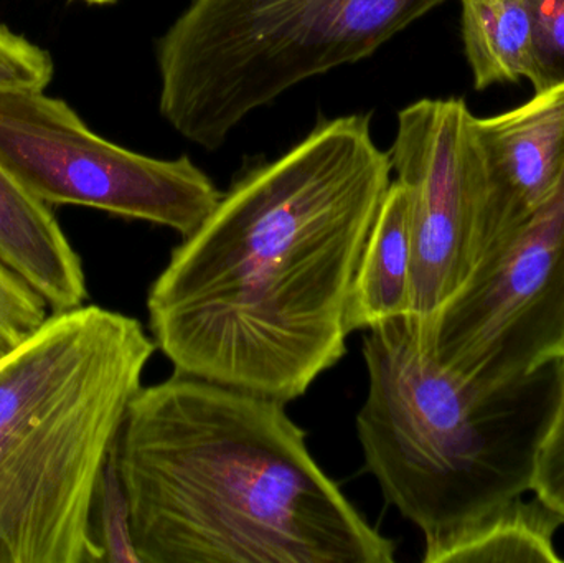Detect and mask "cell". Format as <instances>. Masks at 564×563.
Segmentation results:
<instances>
[{"instance_id": "cell-1", "label": "cell", "mask_w": 564, "mask_h": 563, "mask_svg": "<svg viewBox=\"0 0 564 563\" xmlns=\"http://www.w3.org/2000/svg\"><path fill=\"white\" fill-rule=\"evenodd\" d=\"M370 115L318 122L238 175L148 294L175 372L288 405L347 353L348 303L393 182Z\"/></svg>"}, {"instance_id": "cell-2", "label": "cell", "mask_w": 564, "mask_h": 563, "mask_svg": "<svg viewBox=\"0 0 564 563\" xmlns=\"http://www.w3.org/2000/svg\"><path fill=\"white\" fill-rule=\"evenodd\" d=\"M118 463L141 563L397 561L271 397L174 372L135 393Z\"/></svg>"}, {"instance_id": "cell-3", "label": "cell", "mask_w": 564, "mask_h": 563, "mask_svg": "<svg viewBox=\"0 0 564 563\" xmlns=\"http://www.w3.org/2000/svg\"><path fill=\"white\" fill-rule=\"evenodd\" d=\"M155 349L83 304L0 359V563H101L93 499Z\"/></svg>"}, {"instance_id": "cell-4", "label": "cell", "mask_w": 564, "mask_h": 563, "mask_svg": "<svg viewBox=\"0 0 564 563\" xmlns=\"http://www.w3.org/2000/svg\"><path fill=\"white\" fill-rule=\"evenodd\" d=\"M368 393L357 415L365 468L424 541V563L474 522L532 492L540 433L517 403L437 362L406 316L367 331Z\"/></svg>"}, {"instance_id": "cell-5", "label": "cell", "mask_w": 564, "mask_h": 563, "mask_svg": "<svg viewBox=\"0 0 564 563\" xmlns=\"http://www.w3.org/2000/svg\"><path fill=\"white\" fill-rule=\"evenodd\" d=\"M446 0H192L155 43L159 111L218 151L292 86L373 55Z\"/></svg>"}, {"instance_id": "cell-6", "label": "cell", "mask_w": 564, "mask_h": 563, "mask_svg": "<svg viewBox=\"0 0 564 563\" xmlns=\"http://www.w3.org/2000/svg\"><path fill=\"white\" fill-rule=\"evenodd\" d=\"M414 333L437 362L490 393L520 392L563 359L564 174L552 197Z\"/></svg>"}, {"instance_id": "cell-7", "label": "cell", "mask_w": 564, "mask_h": 563, "mask_svg": "<svg viewBox=\"0 0 564 563\" xmlns=\"http://www.w3.org/2000/svg\"><path fill=\"white\" fill-rule=\"evenodd\" d=\"M0 164L46 205L98 208L182 238L224 195L187 155L155 159L112 144L43 91H0Z\"/></svg>"}, {"instance_id": "cell-8", "label": "cell", "mask_w": 564, "mask_h": 563, "mask_svg": "<svg viewBox=\"0 0 564 563\" xmlns=\"http://www.w3.org/2000/svg\"><path fill=\"white\" fill-rule=\"evenodd\" d=\"M474 115L459 98L420 99L398 112L390 151L410 198L413 231L408 320L426 327L463 290L479 261L484 178Z\"/></svg>"}, {"instance_id": "cell-9", "label": "cell", "mask_w": 564, "mask_h": 563, "mask_svg": "<svg viewBox=\"0 0 564 563\" xmlns=\"http://www.w3.org/2000/svg\"><path fill=\"white\" fill-rule=\"evenodd\" d=\"M484 178L479 261L522 227L564 174V85L519 108L473 119ZM474 273V271H473Z\"/></svg>"}, {"instance_id": "cell-10", "label": "cell", "mask_w": 564, "mask_h": 563, "mask_svg": "<svg viewBox=\"0 0 564 563\" xmlns=\"http://www.w3.org/2000/svg\"><path fill=\"white\" fill-rule=\"evenodd\" d=\"M0 261L42 296L50 313L88 300L85 268L50 205L0 164Z\"/></svg>"}, {"instance_id": "cell-11", "label": "cell", "mask_w": 564, "mask_h": 563, "mask_svg": "<svg viewBox=\"0 0 564 563\" xmlns=\"http://www.w3.org/2000/svg\"><path fill=\"white\" fill-rule=\"evenodd\" d=\"M413 231L410 198L391 182L351 284L348 329L368 331L408 316L411 306Z\"/></svg>"}, {"instance_id": "cell-12", "label": "cell", "mask_w": 564, "mask_h": 563, "mask_svg": "<svg viewBox=\"0 0 564 563\" xmlns=\"http://www.w3.org/2000/svg\"><path fill=\"white\" fill-rule=\"evenodd\" d=\"M563 524L539 496H520L464 529L437 563H562L555 539Z\"/></svg>"}, {"instance_id": "cell-13", "label": "cell", "mask_w": 564, "mask_h": 563, "mask_svg": "<svg viewBox=\"0 0 564 563\" xmlns=\"http://www.w3.org/2000/svg\"><path fill=\"white\" fill-rule=\"evenodd\" d=\"M460 33L477 91L529 78L533 23L529 0H459Z\"/></svg>"}, {"instance_id": "cell-14", "label": "cell", "mask_w": 564, "mask_h": 563, "mask_svg": "<svg viewBox=\"0 0 564 563\" xmlns=\"http://www.w3.org/2000/svg\"><path fill=\"white\" fill-rule=\"evenodd\" d=\"M93 539L101 563H141L131 528V506L118 463V442L106 462L91 509Z\"/></svg>"}, {"instance_id": "cell-15", "label": "cell", "mask_w": 564, "mask_h": 563, "mask_svg": "<svg viewBox=\"0 0 564 563\" xmlns=\"http://www.w3.org/2000/svg\"><path fill=\"white\" fill-rule=\"evenodd\" d=\"M555 382L552 410L536 442L532 495L564 521V357L555 366Z\"/></svg>"}, {"instance_id": "cell-16", "label": "cell", "mask_w": 564, "mask_h": 563, "mask_svg": "<svg viewBox=\"0 0 564 563\" xmlns=\"http://www.w3.org/2000/svg\"><path fill=\"white\" fill-rule=\"evenodd\" d=\"M533 56L529 82L535 93L564 85V0H529Z\"/></svg>"}, {"instance_id": "cell-17", "label": "cell", "mask_w": 564, "mask_h": 563, "mask_svg": "<svg viewBox=\"0 0 564 563\" xmlns=\"http://www.w3.org/2000/svg\"><path fill=\"white\" fill-rule=\"evenodd\" d=\"M50 314L42 296L0 261V359L29 339Z\"/></svg>"}, {"instance_id": "cell-18", "label": "cell", "mask_w": 564, "mask_h": 563, "mask_svg": "<svg viewBox=\"0 0 564 563\" xmlns=\"http://www.w3.org/2000/svg\"><path fill=\"white\" fill-rule=\"evenodd\" d=\"M52 78L50 53L0 25V91H43Z\"/></svg>"}, {"instance_id": "cell-19", "label": "cell", "mask_w": 564, "mask_h": 563, "mask_svg": "<svg viewBox=\"0 0 564 563\" xmlns=\"http://www.w3.org/2000/svg\"><path fill=\"white\" fill-rule=\"evenodd\" d=\"M82 2L89 3V6H108V3H115L116 0H82Z\"/></svg>"}]
</instances>
